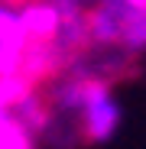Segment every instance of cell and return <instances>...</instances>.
Masks as SVG:
<instances>
[{"instance_id": "1", "label": "cell", "mask_w": 146, "mask_h": 149, "mask_svg": "<svg viewBox=\"0 0 146 149\" xmlns=\"http://www.w3.org/2000/svg\"><path fill=\"white\" fill-rule=\"evenodd\" d=\"M52 104H59V110L65 113H78L81 120V136L88 143H107L114 139L117 127H120V104L114 101L110 84L91 74H78L68 78L55 88Z\"/></svg>"}, {"instance_id": "2", "label": "cell", "mask_w": 146, "mask_h": 149, "mask_svg": "<svg viewBox=\"0 0 146 149\" xmlns=\"http://www.w3.org/2000/svg\"><path fill=\"white\" fill-rule=\"evenodd\" d=\"M16 13L29 42L55 39L62 29V10L55 0H23V3H16Z\"/></svg>"}, {"instance_id": "3", "label": "cell", "mask_w": 146, "mask_h": 149, "mask_svg": "<svg viewBox=\"0 0 146 149\" xmlns=\"http://www.w3.org/2000/svg\"><path fill=\"white\" fill-rule=\"evenodd\" d=\"M127 7L120 0H97L88 10V42L94 45H120L124 39Z\"/></svg>"}, {"instance_id": "4", "label": "cell", "mask_w": 146, "mask_h": 149, "mask_svg": "<svg viewBox=\"0 0 146 149\" xmlns=\"http://www.w3.org/2000/svg\"><path fill=\"white\" fill-rule=\"evenodd\" d=\"M120 45L130 49V52H143L146 49V10H127Z\"/></svg>"}, {"instance_id": "5", "label": "cell", "mask_w": 146, "mask_h": 149, "mask_svg": "<svg viewBox=\"0 0 146 149\" xmlns=\"http://www.w3.org/2000/svg\"><path fill=\"white\" fill-rule=\"evenodd\" d=\"M0 42H29L23 33L16 3H7V0H0Z\"/></svg>"}, {"instance_id": "6", "label": "cell", "mask_w": 146, "mask_h": 149, "mask_svg": "<svg viewBox=\"0 0 146 149\" xmlns=\"http://www.w3.org/2000/svg\"><path fill=\"white\" fill-rule=\"evenodd\" d=\"M127 10H146V0H120Z\"/></svg>"}, {"instance_id": "7", "label": "cell", "mask_w": 146, "mask_h": 149, "mask_svg": "<svg viewBox=\"0 0 146 149\" xmlns=\"http://www.w3.org/2000/svg\"><path fill=\"white\" fill-rule=\"evenodd\" d=\"M7 3H23V0H7Z\"/></svg>"}]
</instances>
